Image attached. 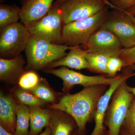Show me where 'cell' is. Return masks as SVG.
<instances>
[{
    "mask_svg": "<svg viewBox=\"0 0 135 135\" xmlns=\"http://www.w3.org/2000/svg\"><path fill=\"white\" fill-rule=\"evenodd\" d=\"M108 86L97 85L85 87L75 94H64L57 103L46 107L64 111L75 120L77 134L84 135L88 122L94 119L99 98L108 89Z\"/></svg>",
    "mask_w": 135,
    "mask_h": 135,
    "instance_id": "6da1fadb",
    "label": "cell"
},
{
    "mask_svg": "<svg viewBox=\"0 0 135 135\" xmlns=\"http://www.w3.org/2000/svg\"><path fill=\"white\" fill-rule=\"evenodd\" d=\"M71 47L51 43L45 39L31 35L25 49L26 70H44L49 64L66 55Z\"/></svg>",
    "mask_w": 135,
    "mask_h": 135,
    "instance_id": "7a4b0ae2",
    "label": "cell"
},
{
    "mask_svg": "<svg viewBox=\"0 0 135 135\" xmlns=\"http://www.w3.org/2000/svg\"><path fill=\"white\" fill-rule=\"evenodd\" d=\"M109 6L87 18L71 22L63 26L62 44L70 47L84 46L100 29L109 13Z\"/></svg>",
    "mask_w": 135,
    "mask_h": 135,
    "instance_id": "3957f363",
    "label": "cell"
},
{
    "mask_svg": "<svg viewBox=\"0 0 135 135\" xmlns=\"http://www.w3.org/2000/svg\"><path fill=\"white\" fill-rule=\"evenodd\" d=\"M125 80L115 90L107 110L104 123L108 127L107 135H119L134 95L127 89Z\"/></svg>",
    "mask_w": 135,
    "mask_h": 135,
    "instance_id": "277c9868",
    "label": "cell"
},
{
    "mask_svg": "<svg viewBox=\"0 0 135 135\" xmlns=\"http://www.w3.org/2000/svg\"><path fill=\"white\" fill-rule=\"evenodd\" d=\"M64 15L60 6L53 5L40 19L27 26L31 34L45 39L51 43L62 44Z\"/></svg>",
    "mask_w": 135,
    "mask_h": 135,
    "instance_id": "5b68a950",
    "label": "cell"
},
{
    "mask_svg": "<svg viewBox=\"0 0 135 135\" xmlns=\"http://www.w3.org/2000/svg\"><path fill=\"white\" fill-rule=\"evenodd\" d=\"M109 12L101 28L112 32L123 49L135 46V24L126 11L115 8Z\"/></svg>",
    "mask_w": 135,
    "mask_h": 135,
    "instance_id": "8992f818",
    "label": "cell"
},
{
    "mask_svg": "<svg viewBox=\"0 0 135 135\" xmlns=\"http://www.w3.org/2000/svg\"><path fill=\"white\" fill-rule=\"evenodd\" d=\"M27 27L18 22L1 31V58L9 59L16 57L25 50L31 35Z\"/></svg>",
    "mask_w": 135,
    "mask_h": 135,
    "instance_id": "52a82bcc",
    "label": "cell"
},
{
    "mask_svg": "<svg viewBox=\"0 0 135 135\" xmlns=\"http://www.w3.org/2000/svg\"><path fill=\"white\" fill-rule=\"evenodd\" d=\"M44 73L50 74L62 80V92L64 94H69L75 85H81L85 87L97 85L109 86L117 79L114 77H107L105 75L88 76L80 73L70 70L67 67L62 66L59 68H47L43 70Z\"/></svg>",
    "mask_w": 135,
    "mask_h": 135,
    "instance_id": "ba28073f",
    "label": "cell"
},
{
    "mask_svg": "<svg viewBox=\"0 0 135 135\" xmlns=\"http://www.w3.org/2000/svg\"><path fill=\"white\" fill-rule=\"evenodd\" d=\"M60 6L64 15V25L85 19L107 7L104 0H66Z\"/></svg>",
    "mask_w": 135,
    "mask_h": 135,
    "instance_id": "9c48e42d",
    "label": "cell"
},
{
    "mask_svg": "<svg viewBox=\"0 0 135 135\" xmlns=\"http://www.w3.org/2000/svg\"><path fill=\"white\" fill-rule=\"evenodd\" d=\"M83 46L88 53H99L110 56H119L123 49L113 33L101 27L92 35Z\"/></svg>",
    "mask_w": 135,
    "mask_h": 135,
    "instance_id": "30bf717a",
    "label": "cell"
},
{
    "mask_svg": "<svg viewBox=\"0 0 135 135\" xmlns=\"http://www.w3.org/2000/svg\"><path fill=\"white\" fill-rule=\"evenodd\" d=\"M123 68L122 73L118 75L116 80L109 86L108 89L99 98L94 116L95 127L90 135H105L106 130L104 126L105 118L113 94L122 83L135 75V73H133V70L129 67Z\"/></svg>",
    "mask_w": 135,
    "mask_h": 135,
    "instance_id": "8fae6325",
    "label": "cell"
},
{
    "mask_svg": "<svg viewBox=\"0 0 135 135\" xmlns=\"http://www.w3.org/2000/svg\"><path fill=\"white\" fill-rule=\"evenodd\" d=\"M26 64L23 55L20 54L9 59H0V80L8 85H17L20 77L26 71Z\"/></svg>",
    "mask_w": 135,
    "mask_h": 135,
    "instance_id": "7c38bea8",
    "label": "cell"
},
{
    "mask_svg": "<svg viewBox=\"0 0 135 135\" xmlns=\"http://www.w3.org/2000/svg\"><path fill=\"white\" fill-rule=\"evenodd\" d=\"M54 0H24L20 19L26 26L43 17L53 6Z\"/></svg>",
    "mask_w": 135,
    "mask_h": 135,
    "instance_id": "4fadbf2b",
    "label": "cell"
},
{
    "mask_svg": "<svg viewBox=\"0 0 135 135\" xmlns=\"http://www.w3.org/2000/svg\"><path fill=\"white\" fill-rule=\"evenodd\" d=\"M17 104L11 94L1 91L0 125L13 135L16 127Z\"/></svg>",
    "mask_w": 135,
    "mask_h": 135,
    "instance_id": "5bb4252c",
    "label": "cell"
},
{
    "mask_svg": "<svg viewBox=\"0 0 135 135\" xmlns=\"http://www.w3.org/2000/svg\"><path fill=\"white\" fill-rule=\"evenodd\" d=\"M49 126L50 135H74L77 133L75 120L67 113L58 109H52Z\"/></svg>",
    "mask_w": 135,
    "mask_h": 135,
    "instance_id": "9a60e30c",
    "label": "cell"
},
{
    "mask_svg": "<svg viewBox=\"0 0 135 135\" xmlns=\"http://www.w3.org/2000/svg\"><path fill=\"white\" fill-rule=\"evenodd\" d=\"M86 53L85 50L80 46L71 47L66 55L51 63L45 69L55 68L61 66L77 70L87 69L88 64L85 56Z\"/></svg>",
    "mask_w": 135,
    "mask_h": 135,
    "instance_id": "2e32d148",
    "label": "cell"
},
{
    "mask_svg": "<svg viewBox=\"0 0 135 135\" xmlns=\"http://www.w3.org/2000/svg\"><path fill=\"white\" fill-rule=\"evenodd\" d=\"M30 126L29 135H38L49 126L52 109L40 106L29 107Z\"/></svg>",
    "mask_w": 135,
    "mask_h": 135,
    "instance_id": "e0dca14e",
    "label": "cell"
},
{
    "mask_svg": "<svg viewBox=\"0 0 135 135\" xmlns=\"http://www.w3.org/2000/svg\"><path fill=\"white\" fill-rule=\"evenodd\" d=\"M27 90L50 105L57 103L64 95V93L56 91L42 77L40 78L36 86Z\"/></svg>",
    "mask_w": 135,
    "mask_h": 135,
    "instance_id": "ac0fdd59",
    "label": "cell"
},
{
    "mask_svg": "<svg viewBox=\"0 0 135 135\" xmlns=\"http://www.w3.org/2000/svg\"><path fill=\"white\" fill-rule=\"evenodd\" d=\"M10 94L18 103L29 107L37 106L44 107L49 105L28 90L21 88L18 85L10 90Z\"/></svg>",
    "mask_w": 135,
    "mask_h": 135,
    "instance_id": "d6986e66",
    "label": "cell"
},
{
    "mask_svg": "<svg viewBox=\"0 0 135 135\" xmlns=\"http://www.w3.org/2000/svg\"><path fill=\"white\" fill-rule=\"evenodd\" d=\"M16 114V127L14 135H29L30 126L29 107L17 103Z\"/></svg>",
    "mask_w": 135,
    "mask_h": 135,
    "instance_id": "ffe728a7",
    "label": "cell"
},
{
    "mask_svg": "<svg viewBox=\"0 0 135 135\" xmlns=\"http://www.w3.org/2000/svg\"><path fill=\"white\" fill-rule=\"evenodd\" d=\"M21 8L2 4L0 6V30L18 23L20 19Z\"/></svg>",
    "mask_w": 135,
    "mask_h": 135,
    "instance_id": "44dd1931",
    "label": "cell"
},
{
    "mask_svg": "<svg viewBox=\"0 0 135 135\" xmlns=\"http://www.w3.org/2000/svg\"><path fill=\"white\" fill-rule=\"evenodd\" d=\"M85 56L88 64L87 70L92 72L107 74V65L108 59L111 56L103 54L86 52Z\"/></svg>",
    "mask_w": 135,
    "mask_h": 135,
    "instance_id": "7402d4cb",
    "label": "cell"
},
{
    "mask_svg": "<svg viewBox=\"0 0 135 135\" xmlns=\"http://www.w3.org/2000/svg\"><path fill=\"white\" fill-rule=\"evenodd\" d=\"M40 79L35 71L26 70L20 79L18 85L23 89L28 90L36 86Z\"/></svg>",
    "mask_w": 135,
    "mask_h": 135,
    "instance_id": "603a6c76",
    "label": "cell"
},
{
    "mask_svg": "<svg viewBox=\"0 0 135 135\" xmlns=\"http://www.w3.org/2000/svg\"><path fill=\"white\" fill-rule=\"evenodd\" d=\"M120 130L135 134V99L131 103Z\"/></svg>",
    "mask_w": 135,
    "mask_h": 135,
    "instance_id": "cb8c5ba5",
    "label": "cell"
},
{
    "mask_svg": "<svg viewBox=\"0 0 135 135\" xmlns=\"http://www.w3.org/2000/svg\"><path fill=\"white\" fill-rule=\"evenodd\" d=\"M124 68V63L119 56H113L108 59L107 65V74L108 77H114L117 73Z\"/></svg>",
    "mask_w": 135,
    "mask_h": 135,
    "instance_id": "d4e9b609",
    "label": "cell"
},
{
    "mask_svg": "<svg viewBox=\"0 0 135 135\" xmlns=\"http://www.w3.org/2000/svg\"><path fill=\"white\" fill-rule=\"evenodd\" d=\"M127 12L129 16L135 24V16ZM119 56L123 60L124 68L135 64V46L129 49H123Z\"/></svg>",
    "mask_w": 135,
    "mask_h": 135,
    "instance_id": "484cf974",
    "label": "cell"
},
{
    "mask_svg": "<svg viewBox=\"0 0 135 135\" xmlns=\"http://www.w3.org/2000/svg\"><path fill=\"white\" fill-rule=\"evenodd\" d=\"M105 4L111 8L127 11L135 5V0H104Z\"/></svg>",
    "mask_w": 135,
    "mask_h": 135,
    "instance_id": "4316f807",
    "label": "cell"
},
{
    "mask_svg": "<svg viewBox=\"0 0 135 135\" xmlns=\"http://www.w3.org/2000/svg\"><path fill=\"white\" fill-rule=\"evenodd\" d=\"M128 67H129L133 71H135V64L129 66H128ZM127 89L128 90L129 92H131V93L133 94L135 98V87L133 88V87H130L127 85Z\"/></svg>",
    "mask_w": 135,
    "mask_h": 135,
    "instance_id": "83f0119b",
    "label": "cell"
},
{
    "mask_svg": "<svg viewBox=\"0 0 135 135\" xmlns=\"http://www.w3.org/2000/svg\"><path fill=\"white\" fill-rule=\"evenodd\" d=\"M0 135H13L0 125Z\"/></svg>",
    "mask_w": 135,
    "mask_h": 135,
    "instance_id": "f1b7e54d",
    "label": "cell"
},
{
    "mask_svg": "<svg viewBox=\"0 0 135 135\" xmlns=\"http://www.w3.org/2000/svg\"><path fill=\"white\" fill-rule=\"evenodd\" d=\"M51 129L50 126L45 128V130L43 132L38 135H50Z\"/></svg>",
    "mask_w": 135,
    "mask_h": 135,
    "instance_id": "f546056e",
    "label": "cell"
},
{
    "mask_svg": "<svg viewBox=\"0 0 135 135\" xmlns=\"http://www.w3.org/2000/svg\"><path fill=\"white\" fill-rule=\"evenodd\" d=\"M126 11L131 15L135 16V5Z\"/></svg>",
    "mask_w": 135,
    "mask_h": 135,
    "instance_id": "4dcf8cb0",
    "label": "cell"
},
{
    "mask_svg": "<svg viewBox=\"0 0 135 135\" xmlns=\"http://www.w3.org/2000/svg\"><path fill=\"white\" fill-rule=\"evenodd\" d=\"M65 1H66V0H56V2H55L53 3V5H59V6Z\"/></svg>",
    "mask_w": 135,
    "mask_h": 135,
    "instance_id": "1f68e13d",
    "label": "cell"
},
{
    "mask_svg": "<svg viewBox=\"0 0 135 135\" xmlns=\"http://www.w3.org/2000/svg\"><path fill=\"white\" fill-rule=\"evenodd\" d=\"M120 133L121 135H135L134 134H131V133H128L126 131H123L120 130Z\"/></svg>",
    "mask_w": 135,
    "mask_h": 135,
    "instance_id": "d6a6232c",
    "label": "cell"
},
{
    "mask_svg": "<svg viewBox=\"0 0 135 135\" xmlns=\"http://www.w3.org/2000/svg\"><path fill=\"white\" fill-rule=\"evenodd\" d=\"M74 135H78V134H77H77H75Z\"/></svg>",
    "mask_w": 135,
    "mask_h": 135,
    "instance_id": "836d02e7",
    "label": "cell"
}]
</instances>
